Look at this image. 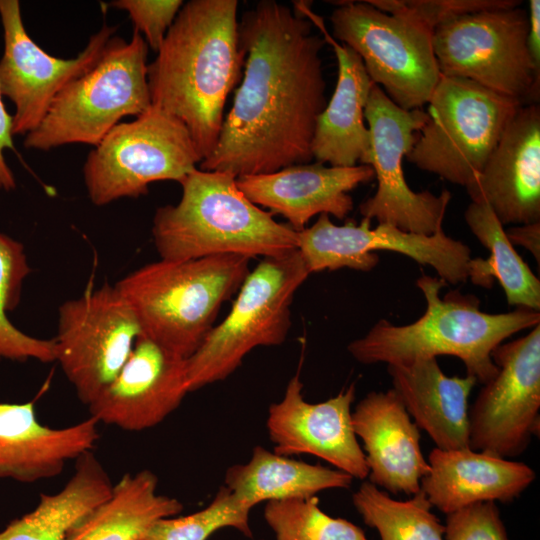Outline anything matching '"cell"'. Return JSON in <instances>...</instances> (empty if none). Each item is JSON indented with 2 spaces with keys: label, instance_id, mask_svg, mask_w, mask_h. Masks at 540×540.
<instances>
[{
  "label": "cell",
  "instance_id": "obj_32",
  "mask_svg": "<svg viewBox=\"0 0 540 540\" xmlns=\"http://www.w3.org/2000/svg\"><path fill=\"white\" fill-rule=\"evenodd\" d=\"M264 518L276 540H369L359 526L326 514L316 496L266 502Z\"/></svg>",
  "mask_w": 540,
  "mask_h": 540
},
{
  "label": "cell",
  "instance_id": "obj_31",
  "mask_svg": "<svg viewBox=\"0 0 540 540\" xmlns=\"http://www.w3.org/2000/svg\"><path fill=\"white\" fill-rule=\"evenodd\" d=\"M31 269L23 245L0 232V360L56 361L54 339H39L17 329L8 319L21 299L22 285Z\"/></svg>",
  "mask_w": 540,
  "mask_h": 540
},
{
  "label": "cell",
  "instance_id": "obj_9",
  "mask_svg": "<svg viewBox=\"0 0 540 540\" xmlns=\"http://www.w3.org/2000/svg\"><path fill=\"white\" fill-rule=\"evenodd\" d=\"M201 161L186 127L150 106L134 120L117 124L93 147L83 177L91 202L104 206L145 195L153 182L180 183Z\"/></svg>",
  "mask_w": 540,
  "mask_h": 540
},
{
  "label": "cell",
  "instance_id": "obj_39",
  "mask_svg": "<svg viewBox=\"0 0 540 540\" xmlns=\"http://www.w3.org/2000/svg\"><path fill=\"white\" fill-rule=\"evenodd\" d=\"M527 48L536 73L540 76V1H529Z\"/></svg>",
  "mask_w": 540,
  "mask_h": 540
},
{
  "label": "cell",
  "instance_id": "obj_17",
  "mask_svg": "<svg viewBox=\"0 0 540 540\" xmlns=\"http://www.w3.org/2000/svg\"><path fill=\"white\" fill-rule=\"evenodd\" d=\"M299 374L288 382L282 399L269 406L266 426L274 452L309 454L323 459L353 479L364 480L369 470L352 425L355 384L320 403L303 396Z\"/></svg>",
  "mask_w": 540,
  "mask_h": 540
},
{
  "label": "cell",
  "instance_id": "obj_5",
  "mask_svg": "<svg viewBox=\"0 0 540 540\" xmlns=\"http://www.w3.org/2000/svg\"><path fill=\"white\" fill-rule=\"evenodd\" d=\"M251 258L222 254L144 265L115 287L133 309L141 335L189 358L214 327L224 302L238 292Z\"/></svg>",
  "mask_w": 540,
  "mask_h": 540
},
{
  "label": "cell",
  "instance_id": "obj_24",
  "mask_svg": "<svg viewBox=\"0 0 540 540\" xmlns=\"http://www.w3.org/2000/svg\"><path fill=\"white\" fill-rule=\"evenodd\" d=\"M427 462L429 470L420 489L432 507L445 514L479 502H512L536 478L535 471L523 462L470 448L435 447Z\"/></svg>",
  "mask_w": 540,
  "mask_h": 540
},
{
  "label": "cell",
  "instance_id": "obj_28",
  "mask_svg": "<svg viewBox=\"0 0 540 540\" xmlns=\"http://www.w3.org/2000/svg\"><path fill=\"white\" fill-rule=\"evenodd\" d=\"M157 487L150 470L126 473L66 540H139L155 522L183 510L178 499L158 493Z\"/></svg>",
  "mask_w": 540,
  "mask_h": 540
},
{
  "label": "cell",
  "instance_id": "obj_8",
  "mask_svg": "<svg viewBox=\"0 0 540 540\" xmlns=\"http://www.w3.org/2000/svg\"><path fill=\"white\" fill-rule=\"evenodd\" d=\"M427 104V121L406 158L419 169L466 188L523 105L470 80L443 75Z\"/></svg>",
  "mask_w": 540,
  "mask_h": 540
},
{
  "label": "cell",
  "instance_id": "obj_13",
  "mask_svg": "<svg viewBox=\"0 0 540 540\" xmlns=\"http://www.w3.org/2000/svg\"><path fill=\"white\" fill-rule=\"evenodd\" d=\"M141 328L115 285H91L58 309L56 361L80 401L92 403L130 357Z\"/></svg>",
  "mask_w": 540,
  "mask_h": 540
},
{
  "label": "cell",
  "instance_id": "obj_33",
  "mask_svg": "<svg viewBox=\"0 0 540 540\" xmlns=\"http://www.w3.org/2000/svg\"><path fill=\"white\" fill-rule=\"evenodd\" d=\"M249 514L250 509L223 485L207 507L186 516L160 519L139 540H207L217 530L229 527L251 537Z\"/></svg>",
  "mask_w": 540,
  "mask_h": 540
},
{
  "label": "cell",
  "instance_id": "obj_37",
  "mask_svg": "<svg viewBox=\"0 0 540 540\" xmlns=\"http://www.w3.org/2000/svg\"><path fill=\"white\" fill-rule=\"evenodd\" d=\"M2 96L0 90V188L10 191L15 189L16 181L12 170L5 160L4 151L6 149L14 150L13 116L7 112Z\"/></svg>",
  "mask_w": 540,
  "mask_h": 540
},
{
  "label": "cell",
  "instance_id": "obj_35",
  "mask_svg": "<svg viewBox=\"0 0 540 540\" xmlns=\"http://www.w3.org/2000/svg\"><path fill=\"white\" fill-rule=\"evenodd\" d=\"M445 540H509L495 502H479L446 514Z\"/></svg>",
  "mask_w": 540,
  "mask_h": 540
},
{
  "label": "cell",
  "instance_id": "obj_7",
  "mask_svg": "<svg viewBox=\"0 0 540 540\" xmlns=\"http://www.w3.org/2000/svg\"><path fill=\"white\" fill-rule=\"evenodd\" d=\"M297 249L264 257L246 276L230 312L186 359L189 392L226 379L259 346L282 344L291 304L309 275Z\"/></svg>",
  "mask_w": 540,
  "mask_h": 540
},
{
  "label": "cell",
  "instance_id": "obj_38",
  "mask_svg": "<svg viewBox=\"0 0 540 540\" xmlns=\"http://www.w3.org/2000/svg\"><path fill=\"white\" fill-rule=\"evenodd\" d=\"M505 232L512 245L517 244L529 250L539 264L540 222L515 225Z\"/></svg>",
  "mask_w": 540,
  "mask_h": 540
},
{
  "label": "cell",
  "instance_id": "obj_12",
  "mask_svg": "<svg viewBox=\"0 0 540 540\" xmlns=\"http://www.w3.org/2000/svg\"><path fill=\"white\" fill-rule=\"evenodd\" d=\"M364 117L370 133L365 165L374 171L377 190L359 206L361 215L407 232L434 234L442 228L451 193L448 190H443L440 195L428 190L413 191L402 167L417 132L427 121V113L423 109L407 111L398 107L378 85L373 84Z\"/></svg>",
  "mask_w": 540,
  "mask_h": 540
},
{
  "label": "cell",
  "instance_id": "obj_2",
  "mask_svg": "<svg viewBox=\"0 0 540 540\" xmlns=\"http://www.w3.org/2000/svg\"><path fill=\"white\" fill-rule=\"evenodd\" d=\"M238 5L237 0L183 4L147 68L151 106L186 127L202 161L217 144L227 98L242 79Z\"/></svg>",
  "mask_w": 540,
  "mask_h": 540
},
{
  "label": "cell",
  "instance_id": "obj_30",
  "mask_svg": "<svg viewBox=\"0 0 540 540\" xmlns=\"http://www.w3.org/2000/svg\"><path fill=\"white\" fill-rule=\"evenodd\" d=\"M352 503L380 540H445L444 525L421 489L403 501L365 481L353 493Z\"/></svg>",
  "mask_w": 540,
  "mask_h": 540
},
{
  "label": "cell",
  "instance_id": "obj_29",
  "mask_svg": "<svg viewBox=\"0 0 540 540\" xmlns=\"http://www.w3.org/2000/svg\"><path fill=\"white\" fill-rule=\"evenodd\" d=\"M464 218L490 252L487 259L471 258L468 278L484 287H491L497 279L510 306L540 311V281L517 253L492 209L485 202H471Z\"/></svg>",
  "mask_w": 540,
  "mask_h": 540
},
{
  "label": "cell",
  "instance_id": "obj_15",
  "mask_svg": "<svg viewBox=\"0 0 540 540\" xmlns=\"http://www.w3.org/2000/svg\"><path fill=\"white\" fill-rule=\"evenodd\" d=\"M491 358L498 370L469 409V448L509 459L539 431L540 325L498 345Z\"/></svg>",
  "mask_w": 540,
  "mask_h": 540
},
{
  "label": "cell",
  "instance_id": "obj_26",
  "mask_svg": "<svg viewBox=\"0 0 540 540\" xmlns=\"http://www.w3.org/2000/svg\"><path fill=\"white\" fill-rule=\"evenodd\" d=\"M353 478L340 470L295 460L256 446L247 463L231 466L225 486L250 510L261 502L309 498L348 489Z\"/></svg>",
  "mask_w": 540,
  "mask_h": 540
},
{
  "label": "cell",
  "instance_id": "obj_19",
  "mask_svg": "<svg viewBox=\"0 0 540 540\" xmlns=\"http://www.w3.org/2000/svg\"><path fill=\"white\" fill-rule=\"evenodd\" d=\"M501 224L540 222V107L521 105L481 172L466 188Z\"/></svg>",
  "mask_w": 540,
  "mask_h": 540
},
{
  "label": "cell",
  "instance_id": "obj_25",
  "mask_svg": "<svg viewBox=\"0 0 540 540\" xmlns=\"http://www.w3.org/2000/svg\"><path fill=\"white\" fill-rule=\"evenodd\" d=\"M393 390L419 429L442 450L469 448V395L473 376H447L436 358L387 365Z\"/></svg>",
  "mask_w": 540,
  "mask_h": 540
},
{
  "label": "cell",
  "instance_id": "obj_23",
  "mask_svg": "<svg viewBox=\"0 0 540 540\" xmlns=\"http://www.w3.org/2000/svg\"><path fill=\"white\" fill-rule=\"evenodd\" d=\"M294 5L319 28L325 42L332 46L338 64L334 93L316 122L311 146L313 159L334 167L365 165L370 133L364 111L374 83L359 55L329 34L309 3L299 1Z\"/></svg>",
  "mask_w": 540,
  "mask_h": 540
},
{
  "label": "cell",
  "instance_id": "obj_1",
  "mask_svg": "<svg viewBox=\"0 0 540 540\" xmlns=\"http://www.w3.org/2000/svg\"><path fill=\"white\" fill-rule=\"evenodd\" d=\"M299 9L259 1L238 20L244 74L204 171L241 177L310 163L318 116L327 104L324 38Z\"/></svg>",
  "mask_w": 540,
  "mask_h": 540
},
{
  "label": "cell",
  "instance_id": "obj_4",
  "mask_svg": "<svg viewBox=\"0 0 540 540\" xmlns=\"http://www.w3.org/2000/svg\"><path fill=\"white\" fill-rule=\"evenodd\" d=\"M237 177L199 168L181 182L175 205L159 207L152 236L160 259L236 254L272 257L297 249V232L277 222L238 188Z\"/></svg>",
  "mask_w": 540,
  "mask_h": 540
},
{
  "label": "cell",
  "instance_id": "obj_6",
  "mask_svg": "<svg viewBox=\"0 0 540 540\" xmlns=\"http://www.w3.org/2000/svg\"><path fill=\"white\" fill-rule=\"evenodd\" d=\"M147 55L138 32L130 41L112 36L98 61L57 94L24 146L42 151L68 144L95 147L122 118L147 111Z\"/></svg>",
  "mask_w": 540,
  "mask_h": 540
},
{
  "label": "cell",
  "instance_id": "obj_21",
  "mask_svg": "<svg viewBox=\"0 0 540 540\" xmlns=\"http://www.w3.org/2000/svg\"><path fill=\"white\" fill-rule=\"evenodd\" d=\"M354 432L363 443L369 482L394 494L413 495L429 465L420 432L393 389L372 391L352 411Z\"/></svg>",
  "mask_w": 540,
  "mask_h": 540
},
{
  "label": "cell",
  "instance_id": "obj_3",
  "mask_svg": "<svg viewBox=\"0 0 540 540\" xmlns=\"http://www.w3.org/2000/svg\"><path fill=\"white\" fill-rule=\"evenodd\" d=\"M416 285L426 300L424 314L407 325L379 320L365 336L349 343L347 350L356 361L390 365L450 355L483 385L498 370L492 351L513 334L540 323L539 311L517 307L490 314L480 310L474 295L450 291L441 297L448 284L439 277L423 274Z\"/></svg>",
  "mask_w": 540,
  "mask_h": 540
},
{
  "label": "cell",
  "instance_id": "obj_11",
  "mask_svg": "<svg viewBox=\"0 0 540 540\" xmlns=\"http://www.w3.org/2000/svg\"><path fill=\"white\" fill-rule=\"evenodd\" d=\"M528 12L520 7L464 14L432 32L440 74L475 82L501 95L539 100L540 76L528 48Z\"/></svg>",
  "mask_w": 540,
  "mask_h": 540
},
{
  "label": "cell",
  "instance_id": "obj_10",
  "mask_svg": "<svg viewBox=\"0 0 540 540\" xmlns=\"http://www.w3.org/2000/svg\"><path fill=\"white\" fill-rule=\"evenodd\" d=\"M338 5L330 17L331 36L359 55L372 82L394 104L407 111L422 109L441 76L432 31L366 0Z\"/></svg>",
  "mask_w": 540,
  "mask_h": 540
},
{
  "label": "cell",
  "instance_id": "obj_34",
  "mask_svg": "<svg viewBox=\"0 0 540 540\" xmlns=\"http://www.w3.org/2000/svg\"><path fill=\"white\" fill-rule=\"evenodd\" d=\"M389 14L403 15L432 32L448 19L489 9L519 7V0H366Z\"/></svg>",
  "mask_w": 540,
  "mask_h": 540
},
{
  "label": "cell",
  "instance_id": "obj_18",
  "mask_svg": "<svg viewBox=\"0 0 540 540\" xmlns=\"http://www.w3.org/2000/svg\"><path fill=\"white\" fill-rule=\"evenodd\" d=\"M187 393L186 359L140 335L119 374L88 408L99 423L142 431L161 423Z\"/></svg>",
  "mask_w": 540,
  "mask_h": 540
},
{
  "label": "cell",
  "instance_id": "obj_36",
  "mask_svg": "<svg viewBox=\"0 0 540 540\" xmlns=\"http://www.w3.org/2000/svg\"><path fill=\"white\" fill-rule=\"evenodd\" d=\"M183 4L181 0H116L111 6L126 11L134 31L157 52Z\"/></svg>",
  "mask_w": 540,
  "mask_h": 540
},
{
  "label": "cell",
  "instance_id": "obj_16",
  "mask_svg": "<svg viewBox=\"0 0 540 540\" xmlns=\"http://www.w3.org/2000/svg\"><path fill=\"white\" fill-rule=\"evenodd\" d=\"M4 51L0 90L15 106L13 135H27L45 117L57 94L100 58L117 27L104 25L75 58L49 55L27 33L17 0H0Z\"/></svg>",
  "mask_w": 540,
  "mask_h": 540
},
{
  "label": "cell",
  "instance_id": "obj_22",
  "mask_svg": "<svg viewBox=\"0 0 540 540\" xmlns=\"http://www.w3.org/2000/svg\"><path fill=\"white\" fill-rule=\"evenodd\" d=\"M98 424L89 416L51 428L38 420L33 402L0 403V478L31 483L59 475L69 460L92 451Z\"/></svg>",
  "mask_w": 540,
  "mask_h": 540
},
{
  "label": "cell",
  "instance_id": "obj_20",
  "mask_svg": "<svg viewBox=\"0 0 540 540\" xmlns=\"http://www.w3.org/2000/svg\"><path fill=\"white\" fill-rule=\"evenodd\" d=\"M373 179L374 171L368 165L334 167L315 162L237 177L236 182L252 203L283 216L299 232L316 215L344 219L353 209L349 192Z\"/></svg>",
  "mask_w": 540,
  "mask_h": 540
},
{
  "label": "cell",
  "instance_id": "obj_27",
  "mask_svg": "<svg viewBox=\"0 0 540 540\" xmlns=\"http://www.w3.org/2000/svg\"><path fill=\"white\" fill-rule=\"evenodd\" d=\"M113 484L92 453L76 459L75 471L54 494H41L31 512L11 521L0 540H66L69 532L112 493Z\"/></svg>",
  "mask_w": 540,
  "mask_h": 540
},
{
  "label": "cell",
  "instance_id": "obj_14",
  "mask_svg": "<svg viewBox=\"0 0 540 540\" xmlns=\"http://www.w3.org/2000/svg\"><path fill=\"white\" fill-rule=\"evenodd\" d=\"M297 250L309 273L350 268L372 270L379 261L377 250L403 254L429 265L447 284L468 280L471 250L463 242L446 235L442 228L432 235L407 232L388 223L371 226L348 221L336 225L329 215H319L310 227L297 232Z\"/></svg>",
  "mask_w": 540,
  "mask_h": 540
}]
</instances>
